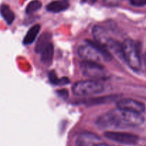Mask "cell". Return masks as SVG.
I'll return each instance as SVG.
<instances>
[{"mask_svg": "<svg viewBox=\"0 0 146 146\" xmlns=\"http://www.w3.org/2000/svg\"><path fill=\"white\" fill-rule=\"evenodd\" d=\"M83 74L93 81L104 80L108 78L105 68L101 63L83 61L81 64Z\"/></svg>", "mask_w": 146, "mask_h": 146, "instance_id": "obj_5", "label": "cell"}, {"mask_svg": "<svg viewBox=\"0 0 146 146\" xmlns=\"http://www.w3.org/2000/svg\"><path fill=\"white\" fill-rule=\"evenodd\" d=\"M104 86L101 82L93 80L78 81L72 87L73 93L77 96H91L104 91Z\"/></svg>", "mask_w": 146, "mask_h": 146, "instance_id": "obj_4", "label": "cell"}, {"mask_svg": "<svg viewBox=\"0 0 146 146\" xmlns=\"http://www.w3.org/2000/svg\"><path fill=\"white\" fill-rule=\"evenodd\" d=\"M54 54V47L51 43H50L45 48V49L41 53V63L44 65H50L52 62L53 57Z\"/></svg>", "mask_w": 146, "mask_h": 146, "instance_id": "obj_11", "label": "cell"}, {"mask_svg": "<svg viewBox=\"0 0 146 146\" xmlns=\"http://www.w3.org/2000/svg\"><path fill=\"white\" fill-rule=\"evenodd\" d=\"M81 1H83V2H85V1H87V0H81Z\"/></svg>", "mask_w": 146, "mask_h": 146, "instance_id": "obj_23", "label": "cell"}, {"mask_svg": "<svg viewBox=\"0 0 146 146\" xmlns=\"http://www.w3.org/2000/svg\"><path fill=\"white\" fill-rule=\"evenodd\" d=\"M68 7L69 4L66 1H54L46 6V9L51 12L58 13L67 9Z\"/></svg>", "mask_w": 146, "mask_h": 146, "instance_id": "obj_12", "label": "cell"}, {"mask_svg": "<svg viewBox=\"0 0 146 146\" xmlns=\"http://www.w3.org/2000/svg\"><path fill=\"white\" fill-rule=\"evenodd\" d=\"M144 64H145V66L146 67V52H145V55H144Z\"/></svg>", "mask_w": 146, "mask_h": 146, "instance_id": "obj_21", "label": "cell"}, {"mask_svg": "<svg viewBox=\"0 0 146 146\" xmlns=\"http://www.w3.org/2000/svg\"><path fill=\"white\" fill-rule=\"evenodd\" d=\"M78 54L84 61H94L98 63L106 61L105 57L97 48L88 44L80 46L78 49Z\"/></svg>", "mask_w": 146, "mask_h": 146, "instance_id": "obj_7", "label": "cell"}, {"mask_svg": "<svg viewBox=\"0 0 146 146\" xmlns=\"http://www.w3.org/2000/svg\"><path fill=\"white\" fill-rule=\"evenodd\" d=\"M104 136L111 141L125 145H136L139 141L138 135L125 132L106 131L104 133Z\"/></svg>", "mask_w": 146, "mask_h": 146, "instance_id": "obj_6", "label": "cell"}, {"mask_svg": "<svg viewBox=\"0 0 146 146\" xmlns=\"http://www.w3.org/2000/svg\"><path fill=\"white\" fill-rule=\"evenodd\" d=\"M117 108L122 111L141 114L145 111V106L143 103L132 98H123L116 104Z\"/></svg>", "mask_w": 146, "mask_h": 146, "instance_id": "obj_8", "label": "cell"}, {"mask_svg": "<svg viewBox=\"0 0 146 146\" xmlns=\"http://www.w3.org/2000/svg\"><path fill=\"white\" fill-rule=\"evenodd\" d=\"M98 146H118V145H109V144L104 143H101V144H99Z\"/></svg>", "mask_w": 146, "mask_h": 146, "instance_id": "obj_20", "label": "cell"}, {"mask_svg": "<svg viewBox=\"0 0 146 146\" xmlns=\"http://www.w3.org/2000/svg\"><path fill=\"white\" fill-rule=\"evenodd\" d=\"M130 2L135 7H143L146 4V0H130Z\"/></svg>", "mask_w": 146, "mask_h": 146, "instance_id": "obj_18", "label": "cell"}, {"mask_svg": "<svg viewBox=\"0 0 146 146\" xmlns=\"http://www.w3.org/2000/svg\"><path fill=\"white\" fill-rule=\"evenodd\" d=\"M115 96H104L101 98H94L91 99L86 100L84 101V104L87 106H94V105H98V104H108V103L111 102L115 99Z\"/></svg>", "mask_w": 146, "mask_h": 146, "instance_id": "obj_15", "label": "cell"}, {"mask_svg": "<svg viewBox=\"0 0 146 146\" xmlns=\"http://www.w3.org/2000/svg\"><path fill=\"white\" fill-rule=\"evenodd\" d=\"M0 13H1V15L2 16V17L7 24H12L14 19H15V16H14V14L12 11V10L10 9V7L8 5L2 4L0 7Z\"/></svg>", "mask_w": 146, "mask_h": 146, "instance_id": "obj_14", "label": "cell"}, {"mask_svg": "<svg viewBox=\"0 0 146 146\" xmlns=\"http://www.w3.org/2000/svg\"><path fill=\"white\" fill-rule=\"evenodd\" d=\"M51 38V34L48 32H44L39 36L35 45L34 51L37 54H41L46 47L50 44V40Z\"/></svg>", "mask_w": 146, "mask_h": 146, "instance_id": "obj_10", "label": "cell"}, {"mask_svg": "<svg viewBox=\"0 0 146 146\" xmlns=\"http://www.w3.org/2000/svg\"><path fill=\"white\" fill-rule=\"evenodd\" d=\"M122 46L124 61L131 69L138 71L141 67V59L136 43L132 39L128 38L123 42Z\"/></svg>", "mask_w": 146, "mask_h": 146, "instance_id": "obj_3", "label": "cell"}, {"mask_svg": "<svg viewBox=\"0 0 146 146\" xmlns=\"http://www.w3.org/2000/svg\"><path fill=\"white\" fill-rule=\"evenodd\" d=\"M102 143V139L96 133L91 132L81 133L75 141L76 146H98Z\"/></svg>", "mask_w": 146, "mask_h": 146, "instance_id": "obj_9", "label": "cell"}, {"mask_svg": "<svg viewBox=\"0 0 146 146\" xmlns=\"http://www.w3.org/2000/svg\"><path fill=\"white\" fill-rule=\"evenodd\" d=\"M143 122L141 114L117 108L101 115L96 124L100 128H124L138 126Z\"/></svg>", "mask_w": 146, "mask_h": 146, "instance_id": "obj_1", "label": "cell"}, {"mask_svg": "<svg viewBox=\"0 0 146 146\" xmlns=\"http://www.w3.org/2000/svg\"><path fill=\"white\" fill-rule=\"evenodd\" d=\"M41 7H42V4H41V1H38V0H34V1H31L27 5V8H26V12L27 14H31V13L41 9Z\"/></svg>", "mask_w": 146, "mask_h": 146, "instance_id": "obj_16", "label": "cell"}, {"mask_svg": "<svg viewBox=\"0 0 146 146\" xmlns=\"http://www.w3.org/2000/svg\"><path fill=\"white\" fill-rule=\"evenodd\" d=\"M96 1H97V0H90V1H91V3H94Z\"/></svg>", "mask_w": 146, "mask_h": 146, "instance_id": "obj_22", "label": "cell"}, {"mask_svg": "<svg viewBox=\"0 0 146 146\" xmlns=\"http://www.w3.org/2000/svg\"><path fill=\"white\" fill-rule=\"evenodd\" d=\"M92 34L95 41L103 44L108 51L115 56L124 61L122 44L111 38L107 30L101 26H95L92 30ZM113 56V55H112Z\"/></svg>", "mask_w": 146, "mask_h": 146, "instance_id": "obj_2", "label": "cell"}, {"mask_svg": "<svg viewBox=\"0 0 146 146\" xmlns=\"http://www.w3.org/2000/svg\"><path fill=\"white\" fill-rule=\"evenodd\" d=\"M48 78H49L50 82L54 85H60V81L61 78H58L57 77L56 74L54 71H51L48 74Z\"/></svg>", "mask_w": 146, "mask_h": 146, "instance_id": "obj_17", "label": "cell"}, {"mask_svg": "<svg viewBox=\"0 0 146 146\" xmlns=\"http://www.w3.org/2000/svg\"><path fill=\"white\" fill-rule=\"evenodd\" d=\"M57 94L59 96L62 97V98H66L68 96V92L67 91V90L66 89H62V90H58L57 91Z\"/></svg>", "mask_w": 146, "mask_h": 146, "instance_id": "obj_19", "label": "cell"}, {"mask_svg": "<svg viewBox=\"0 0 146 146\" xmlns=\"http://www.w3.org/2000/svg\"><path fill=\"white\" fill-rule=\"evenodd\" d=\"M40 28H41V26L39 24H35L31 28H30V29L27 33L24 38V41H23L24 44L29 45V44H32L35 41L37 35H38V32H39Z\"/></svg>", "mask_w": 146, "mask_h": 146, "instance_id": "obj_13", "label": "cell"}]
</instances>
